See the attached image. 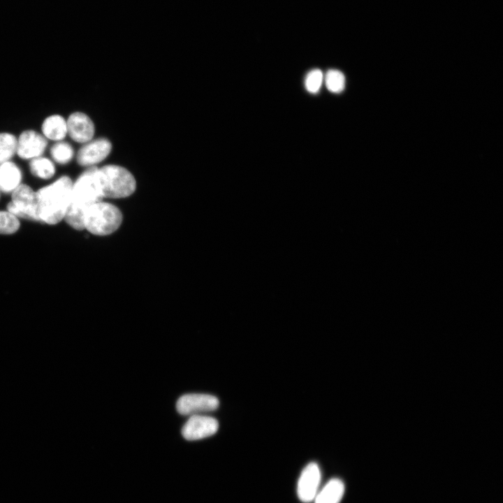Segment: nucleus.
Returning <instances> with one entry per match:
<instances>
[{
  "instance_id": "a211bd4d",
  "label": "nucleus",
  "mask_w": 503,
  "mask_h": 503,
  "mask_svg": "<svg viewBox=\"0 0 503 503\" xmlns=\"http://www.w3.org/2000/svg\"><path fill=\"white\" fill-rule=\"evenodd\" d=\"M20 227V219L6 210H0V235H12Z\"/></svg>"
},
{
  "instance_id": "2eb2a0df",
  "label": "nucleus",
  "mask_w": 503,
  "mask_h": 503,
  "mask_svg": "<svg viewBox=\"0 0 503 503\" xmlns=\"http://www.w3.org/2000/svg\"><path fill=\"white\" fill-rule=\"evenodd\" d=\"M31 173L38 178L48 180L55 173V166L52 161L45 157H36L31 160L29 163Z\"/></svg>"
},
{
  "instance_id": "f8f14e48",
  "label": "nucleus",
  "mask_w": 503,
  "mask_h": 503,
  "mask_svg": "<svg viewBox=\"0 0 503 503\" xmlns=\"http://www.w3.org/2000/svg\"><path fill=\"white\" fill-rule=\"evenodd\" d=\"M22 171L13 162L8 161L0 164V190L12 193L22 181Z\"/></svg>"
},
{
  "instance_id": "20e7f679",
  "label": "nucleus",
  "mask_w": 503,
  "mask_h": 503,
  "mask_svg": "<svg viewBox=\"0 0 503 503\" xmlns=\"http://www.w3.org/2000/svg\"><path fill=\"white\" fill-rule=\"evenodd\" d=\"M121 210L115 205L100 201L92 205L83 219L84 229L96 235L114 233L122 222Z\"/></svg>"
},
{
  "instance_id": "0eeeda50",
  "label": "nucleus",
  "mask_w": 503,
  "mask_h": 503,
  "mask_svg": "<svg viewBox=\"0 0 503 503\" xmlns=\"http://www.w3.org/2000/svg\"><path fill=\"white\" fill-rule=\"evenodd\" d=\"M321 472L317 463H308L302 470L297 483V495L304 503L314 501L319 488Z\"/></svg>"
},
{
  "instance_id": "6e6552de",
  "label": "nucleus",
  "mask_w": 503,
  "mask_h": 503,
  "mask_svg": "<svg viewBox=\"0 0 503 503\" xmlns=\"http://www.w3.org/2000/svg\"><path fill=\"white\" fill-rule=\"evenodd\" d=\"M219 428L218 421L212 417L192 415L182 429V435L189 441L198 440L214 435Z\"/></svg>"
},
{
  "instance_id": "dca6fc26",
  "label": "nucleus",
  "mask_w": 503,
  "mask_h": 503,
  "mask_svg": "<svg viewBox=\"0 0 503 503\" xmlns=\"http://www.w3.org/2000/svg\"><path fill=\"white\" fill-rule=\"evenodd\" d=\"M16 150V137L9 133H0V164L10 161Z\"/></svg>"
},
{
  "instance_id": "412c9836",
  "label": "nucleus",
  "mask_w": 503,
  "mask_h": 503,
  "mask_svg": "<svg viewBox=\"0 0 503 503\" xmlns=\"http://www.w3.org/2000/svg\"><path fill=\"white\" fill-rule=\"evenodd\" d=\"M0 195H1V190H0Z\"/></svg>"
},
{
  "instance_id": "f257e3e1",
  "label": "nucleus",
  "mask_w": 503,
  "mask_h": 503,
  "mask_svg": "<svg viewBox=\"0 0 503 503\" xmlns=\"http://www.w3.org/2000/svg\"><path fill=\"white\" fill-rule=\"evenodd\" d=\"M96 167H89L73 183L69 205L65 221L75 230H83V219L87 210L102 200L103 195L96 176Z\"/></svg>"
},
{
  "instance_id": "6ab92c4d",
  "label": "nucleus",
  "mask_w": 503,
  "mask_h": 503,
  "mask_svg": "<svg viewBox=\"0 0 503 503\" xmlns=\"http://www.w3.org/2000/svg\"><path fill=\"white\" fill-rule=\"evenodd\" d=\"M325 82L330 92L340 93L344 89L345 77L340 71L330 69L326 74Z\"/></svg>"
},
{
  "instance_id": "aec40b11",
  "label": "nucleus",
  "mask_w": 503,
  "mask_h": 503,
  "mask_svg": "<svg viewBox=\"0 0 503 503\" xmlns=\"http://www.w3.org/2000/svg\"><path fill=\"white\" fill-rule=\"evenodd\" d=\"M323 77V73L319 69L316 68L309 71L305 81L306 89L310 93H316L322 84Z\"/></svg>"
},
{
  "instance_id": "9b49d317",
  "label": "nucleus",
  "mask_w": 503,
  "mask_h": 503,
  "mask_svg": "<svg viewBox=\"0 0 503 503\" xmlns=\"http://www.w3.org/2000/svg\"><path fill=\"white\" fill-rule=\"evenodd\" d=\"M67 134L75 142L86 143L92 140L94 131V124L86 114L81 112L72 113L66 121Z\"/></svg>"
},
{
  "instance_id": "1a4fd4ad",
  "label": "nucleus",
  "mask_w": 503,
  "mask_h": 503,
  "mask_svg": "<svg viewBox=\"0 0 503 503\" xmlns=\"http://www.w3.org/2000/svg\"><path fill=\"white\" fill-rule=\"evenodd\" d=\"M112 144L109 140L100 138L85 143L77 154V162L85 167H92L103 161L110 153Z\"/></svg>"
},
{
  "instance_id": "39448f33",
  "label": "nucleus",
  "mask_w": 503,
  "mask_h": 503,
  "mask_svg": "<svg viewBox=\"0 0 503 503\" xmlns=\"http://www.w3.org/2000/svg\"><path fill=\"white\" fill-rule=\"evenodd\" d=\"M36 194L29 185L21 184L11 193L6 209L19 219L37 221Z\"/></svg>"
},
{
  "instance_id": "4468645a",
  "label": "nucleus",
  "mask_w": 503,
  "mask_h": 503,
  "mask_svg": "<svg viewBox=\"0 0 503 503\" xmlns=\"http://www.w3.org/2000/svg\"><path fill=\"white\" fill-rule=\"evenodd\" d=\"M43 136L50 140H61L67 134V124L65 119L59 115L48 117L43 122Z\"/></svg>"
},
{
  "instance_id": "f3484780",
  "label": "nucleus",
  "mask_w": 503,
  "mask_h": 503,
  "mask_svg": "<svg viewBox=\"0 0 503 503\" xmlns=\"http://www.w3.org/2000/svg\"><path fill=\"white\" fill-rule=\"evenodd\" d=\"M52 159L58 163L66 164L71 161L74 155L72 146L66 142H59L50 149Z\"/></svg>"
},
{
  "instance_id": "9d476101",
  "label": "nucleus",
  "mask_w": 503,
  "mask_h": 503,
  "mask_svg": "<svg viewBox=\"0 0 503 503\" xmlns=\"http://www.w3.org/2000/svg\"><path fill=\"white\" fill-rule=\"evenodd\" d=\"M48 142L43 136L33 130L23 131L17 140V155L23 159H33L41 156Z\"/></svg>"
},
{
  "instance_id": "423d86ee",
  "label": "nucleus",
  "mask_w": 503,
  "mask_h": 503,
  "mask_svg": "<svg viewBox=\"0 0 503 503\" xmlns=\"http://www.w3.org/2000/svg\"><path fill=\"white\" fill-rule=\"evenodd\" d=\"M218 399L212 395L191 393L181 396L176 404L177 411L182 415H196L217 409Z\"/></svg>"
},
{
  "instance_id": "f03ea898",
  "label": "nucleus",
  "mask_w": 503,
  "mask_h": 503,
  "mask_svg": "<svg viewBox=\"0 0 503 503\" xmlns=\"http://www.w3.org/2000/svg\"><path fill=\"white\" fill-rule=\"evenodd\" d=\"M71 179L64 175L36 191L37 221L54 225L64 219L72 191Z\"/></svg>"
},
{
  "instance_id": "ddd939ff",
  "label": "nucleus",
  "mask_w": 503,
  "mask_h": 503,
  "mask_svg": "<svg viewBox=\"0 0 503 503\" xmlns=\"http://www.w3.org/2000/svg\"><path fill=\"white\" fill-rule=\"evenodd\" d=\"M345 490L343 481L337 478L330 479L319 490L314 503H340Z\"/></svg>"
},
{
  "instance_id": "7ed1b4c3",
  "label": "nucleus",
  "mask_w": 503,
  "mask_h": 503,
  "mask_svg": "<svg viewBox=\"0 0 503 503\" xmlns=\"http://www.w3.org/2000/svg\"><path fill=\"white\" fill-rule=\"evenodd\" d=\"M96 176L103 198H126L131 196L136 188L133 175L120 166L110 164L97 168Z\"/></svg>"
}]
</instances>
